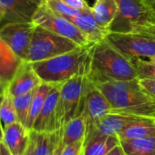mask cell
<instances>
[{
    "instance_id": "obj_30",
    "label": "cell",
    "mask_w": 155,
    "mask_h": 155,
    "mask_svg": "<svg viewBox=\"0 0 155 155\" xmlns=\"http://www.w3.org/2000/svg\"><path fill=\"white\" fill-rule=\"evenodd\" d=\"M62 1L70 8L78 10H86L91 8L89 6L86 0H62Z\"/></svg>"
},
{
    "instance_id": "obj_22",
    "label": "cell",
    "mask_w": 155,
    "mask_h": 155,
    "mask_svg": "<svg viewBox=\"0 0 155 155\" xmlns=\"http://www.w3.org/2000/svg\"><path fill=\"white\" fill-rule=\"evenodd\" d=\"M56 84H51V83H47V82H42L37 89L34 98L32 100V103H31V107H30V110H29V114L26 122L25 127L31 130L33 128V125L35 123L36 119L38 118L43 105L44 102L47 99L48 94L49 93V91H51V89L53 88V86Z\"/></svg>"
},
{
    "instance_id": "obj_2",
    "label": "cell",
    "mask_w": 155,
    "mask_h": 155,
    "mask_svg": "<svg viewBox=\"0 0 155 155\" xmlns=\"http://www.w3.org/2000/svg\"><path fill=\"white\" fill-rule=\"evenodd\" d=\"M88 78L94 83L139 80L132 59L123 55L105 38L93 45Z\"/></svg>"
},
{
    "instance_id": "obj_14",
    "label": "cell",
    "mask_w": 155,
    "mask_h": 155,
    "mask_svg": "<svg viewBox=\"0 0 155 155\" xmlns=\"http://www.w3.org/2000/svg\"><path fill=\"white\" fill-rule=\"evenodd\" d=\"M66 18L70 20L81 30V32L85 36L91 44H95L103 40L110 33V31L101 28L97 24L96 20L94 19L91 8L86 10H81L77 16L68 17Z\"/></svg>"
},
{
    "instance_id": "obj_39",
    "label": "cell",
    "mask_w": 155,
    "mask_h": 155,
    "mask_svg": "<svg viewBox=\"0 0 155 155\" xmlns=\"http://www.w3.org/2000/svg\"><path fill=\"white\" fill-rule=\"evenodd\" d=\"M31 1H33V2H35V3H37L38 5H40L44 0H31Z\"/></svg>"
},
{
    "instance_id": "obj_32",
    "label": "cell",
    "mask_w": 155,
    "mask_h": 155,
    "mask_svg": "<svg viewBox=\"0 0 155 155\" xmlns=\"http://www.w3.org/2000/svg\"><path fill=\"white\" fill-rule=\"evenodd\" d=\"M106 155H127V154H126V152L124 151L123 148L121 147V145L120 143L119 145L114 147L110 151H109Z\"/></svg>"
},
{
    "instance_id": "obj_7",
    "label": "cell",
    "mask_w": 155,
    "mask_h": 155,
    "mask_svg": "<svg viewBox=\"0 0 155 155\" xmlns=\"http://www.w3.org/2000/svg\"><path fill=\"white\" fill-rule=\"evenodd\" d=\"M32 22L38 27L46 28L64 38H69L79 46L84 47L91 44L85 36L70 20L51 10L43 1L37 8Z\"/></svg>"
},
{
    "instance_id": "obj_9",
    "label": "cell",
    "mask_w": 155,
    "mask_h": 155,
    "mask_svg": "<svg viewBox=\"0 0 155 155\" xmlns=\"http://www.w3.org/2000/svg\"><path fill=\"white\" fill-rule=\"evenodd\" d=\"M35 28L33 22H8L0 28V38L18 58L26 60Z\"/></svg>"
},
{
    "instance_id": "obj_38",
    "label": "cell",
    "mask_w": 155,
    "mask_h": 155,
    "mask_svg": "<svg viewBox=\"0 0 155 155\" xmlns=\"http://www.w3.org/2000/svg\"><path fill=\"white\" fill-rule=\"evenodd\" d=\"M149 60H150V62H152L153 64H155V55H153L152 57H150V58H149Z\"/></svg>"
},
{
    "instance_id": "obj_6",
    "label": "cell",
    "mask_w": 155,
    "mask_h": 155,
    "mask_svg": "<svg viewBox=\"0 0 155 155\" xmlns=\"http://www.w3.org/2000/svg\"><path fill=\"white\" fill-rule=\"evenodd\" d=\"M79 47L81 46L69 38L36 26L26 60L33 63L48 59L72 51Z\"/></svg>"
},
{
    "instance_id": "obj_21",
    "label": "cell",
    "mask_w": 155,
    "mask_h": 155,
    "mask_svg": "<svg viewBox=\"0 0 155 155\" xmlns=\"http://www.w3.org/2000/svg\"><path fill=\"white\" fill-rule=\"evenodd\" d=\"M120 143L127 155H155V136L120 140Z\"/></svg>"
},
{
    "instance_id": "obj_40",
    "label": "cell",
    "mask_w": 155,
    "mask_h": 155,
    "mask_svg": "<svg viewBox=\"0 0 155 155\" xmlns=\"http://www.w3.org/2000/svg\"><path fill=\"white\" fill-rule=\"evenodd\" d=\"M4 16H5V14H3V13H0V22L4 21Z\"/></svg>"
},
{
    "instance_id": "obj_33",
    "label": "cell",
    "mask_w": 155,
    "mask_h": 155,
    "mask_svg": "<svg viewBox=\"0 0 155 155\" xmlns=\"http://www.w3.org/2000/svg\"><path fill=\"white\" fill-rule=\"evenodd\" d=\"M8 86V81L6 80L5 78L0 74V96L7 91Z\"/></svg>"
},
{
    "instance_id": "obj_23",
    "label": "cell",
    "mask_w": 155,
    "mask_h": 155,
    "mask_svg": "<svg viewBox=\"0 0 155 155\" xmlns=\"http://www.w3.org/2000/svg\"><path fill=\"white\" fill-rule=\"evenodd\" d=\"M22 59L18 58L12 49L0 38V74L9 81L18 65Z\"/></svg>"
},
{
    "instance_id": "obj_1",
    "label": "cell",
    "mask_w": 155,
    "mask_h": 155,
    "mask_svg": "<svg viewBox=\"0 0 155 155\" xmlns=\"http://www.w3.org/2000/svg\"><path fill=\"white\" fill-rule=\"evenodd\" d=\"M94 84L107 98L111 112L155 117V101L142 90L140 80L107 81Z\"/></svg>"
},
{
    "instance_id": "obj_34",
    "label": "cell",
    "mask_w": 155,
    "mask_h": 155,
    "mask_svg": "<svg viewBox=\"0 0 155 155\" xmlns=\"http://www.w3.org/2000/svg\"><path fill=\"white\" fill-rule=\"evenodd\" d=\"M0 155H12L7 145L4 143V141L0 142Z\"/></svg>"
},
{
    "instance_id": "obj_36",
    "label": "cell",
    "mask_w": 155,
    "mask_h": 155,
    "mask_svg": "<svg viewBox=\"0 0 155 155\" xmlns=\"http://www.w3.org/2000/svg\"><path fill=\"white\" fill-rule=\"evenodd\" d=\"M3 139H4V128L1 123V120H0V142L3 141Z\"/></svg>"
},
{
    "instance_id": "obj_24",
    "label": "cell",
    "mask_w": 155,
    "mask_h": 155,
    "mask_svg": "<svg viewBox=\"0 0 155 155\" xmlns=\"http://www.w3.org/2000/svg\"><path fill=\"white\" fill-rule=\"evenodd\" d=\"M0 120L3 128L18 121L17 112L13 102V96L7 91L0 96Z\"/></svg>"
},
{
    "instance_id": "obj_4",
    "label": "cell",
    "mask_w": 155,
    "mask_h": 155,
    "mask_svg": "<svg viewBox=\"0 0 155 155\" xmlns=\"http://www.w3.org/2000/svg\"><path fill=\"white\" fill-rule=\"evenodd\" d=\"M116 1L118 13L110 27V32L155 35V12L148 0Z\"/></svg>"
},
{
    "instance_id": "obj_28",
    "label": "cell",
    "mask_w": 155,
    "mask_h": 155,
    "mask_svg": "<svg viewBox=\"0 0 155 155\" xmlns=\"http://www.w3.org/2000/svg\"><path fill=\"white\" fill-rule=\"evenodd\" d=\"M84 148V140L65 145L60 152V155H82Z\"/></svg>"
},
{
    "instance_id": "obj_26",
    "label": "cell",
    "mask_w": 155,
    "mask_h": 155,
    "mask_svg": "<svg viewBox=\"0 0 155 155\" xmlns=\"http://www.w3.org/2000/svg\"><path fill=\"white\" fill-rule=\"evenodd\" d=\"M139 80H155V64L142 58H132Z\"/></svg>"
},
{
    "instance_id": "obj_16",
    "label": "cell",
    "mask_w": 155,
    "mask_h": 155,
    "mask_svg": "<svg viewBox=\"0 0 155 155\" xmlns=\"http://www.w3.org/2000/svg\"><path fill=\"white\" fill-rule=\"evenodd\" d=\"M3 141L12 155H23L30 142V130L16 121L4 127Z\"/></svg>"
},
{
    "instance_id": "obj_19",
    "label": "cell",
    "mask_w": 155,
    "mask_h": 155,
    "mask_svg": "<svg viewBox=\"0 0 155 155\" xmlns=\"http://www.w3.org/2000/svg\"><path fill=\"white\" fill-rule=\"evenodd\" d=\"M91 10L97 24L101 28L110 31V27L118 13L116 0H95Z\"/></svg>"
},
{
    "instance_id": "obj_27",
    "label": "cell",
    "mask_w": 155,
    "mask_h": 155,
    "mask_svg": "<svg viewBox=\"0 0 155 155\" xmlns=\"http://www.w3.org/2000/svg\"><path fill=\"white\" fill-rule=\"evenodd\" d=\"M44 2L55 13L65 18L77 16L81 11V10H78V9L70 8L66 3H64L62 0H44Z\"/></svg>"
},
{
    "instance_id": "obj_35",
    "label": "cell",
    "mask_w": 155,
    "mask_h": 155,
    "mask_svg": "<svg viewBox=\"0 0 155 155\" xmlns=\"http://www.w3.org/2000/svg\"><path fill=\"white\" fill-rule=\"evenodd\" d=\"M23 155H33V144H32V141H31V138H30L29 145H28V149L26 150V151L24 152Z\"/></svg>"
},
{
    "instance_id": "obj_5",
    "label": "cell",
    "mask_w": 155,
    "mask_h": 155,
    "mask_svg": "<svg viewBox=\"0 0 155 155\" xmlns=\"http://www.w3.org/2000/svg\"><path fill=\"white\" fill-rule=\"evenodd\" d=\"M88 84L89 78L86 74H78L60 84L57 105L58 129L84 112Z\"/></svg>"
},
{
    "instance_id": "obj_20",
    "label": "cell",
    "mask_w": 155,
    "mask_h": 155,
    "mask_svg": "<svg viewBox=\"0 0 155 155\" xmlns=\"http://www.w3.org/2000/svg\"><path fill=\"white\" fill-rule=\"evenodd\" d=\"M87 117L83 112L62 127V142L63 145H68L81 140H85L87 133Z\"/></svg>"
},
{
    "instance_id": "obj_17",
    "label": "cell",
    "mask_w": 155,
    "mask_h": 155,
    "mask_svg": "<svg viewBox=\"0 0 155 155\" xmlns=\"http://www.w3.org/2000/svg\"><path fill=\"white\" fill-rule=\"evenodd\" d=\"M119 144L117 135L92 133L85 137L83 155H106Z\"/></svg>"
},
{
    "instance_id": "obj_42",
    "label": "cell",
    "mask_w": 155,
    "mask_h": 155,
    "mask_svg": "<svg viewBox=\"0 0 155 155\" xmlns=\"http://www.w3.org/2000/svg\"><path fill=\"white\" fill-rule=\"evenodd\" d=\"M82 155H83V152H82Z\"/></svg>"
},
{
    "instance_id": "obj_3",
    "label": "cell",
    "mask_w": 155,
    "mask_h": 155,
    "mask_svg": "<svg viewBox=\"0 0 155 155\" xmlns=\"http://www.w3.org/2000/svg\"><path fill=\"white\" fill-rule=\"evenodd\" d=\"M93 45L79 47L65 54L31 64L42 82L61 84L78 74L90 73Z\"/></svg>"
},
{
    "instance_id": "obj_15",
    "label": "cell",
    "mask_w": 155,
    "mask_h": 155,
    "mask_svg": "<svg viewBox=\"0 0 155 155\" xmlns=\"http://www.w3.org/2000/svg\"><path fill=\"white\" fill-rule=\"evenodd\" d=\"M5 9L4 20L8 22H32L39 5L31 0H0Z\"/></svg>"
},
{
    "instance_id": "obj_41",
    "label": "cell",
    "mask_w": 155,
    "mask_h": 155,
    "mask_svg": "<svg viewBox=\"0 0 155 155\" xmlns=\"http://www.w3.org/2000/svg\"><path fill=\"white\" fill-rule=\"evenodd\" d=\"M0 13H3V14H5V9L3 8V7L1 6V4H0Z\"/></svg>"
},
{
    "instance_id": "obj_12",
    "label": "cell",
    "mask_w": 155,
    "mask_h": 155,
    "mask_svg": "<svg viewBox=\"0 0 155 155\" xmlns=\"http://www.w3.org/2000/svg\"><path fill=\"white\" fill-rule=\"evenodd\" d=\"M142 117L110 112L93 124L87 125V135L92 133H101L106 135H117L130 123Z\"/></svg>"
},
{
    "instance_id": "obj_8",
    "label": "cell",
    "mask_w": 155,
    "mask_h": 155,
    "mask_svg": "<svg viewBox=\"0 0 155 155\" xmlns=\"http://www.w3.org/2000/svg\"><path fill=\"white\" fill-rule=\"evenodd\" d=\"M105 39L130 59L150 58L155 55V35L153 34L110 32Z\"/></svg>"
},
{
    "instance_id": "obj_11",
    "label": "cell",
    "mask_w": 155,
    "mask_h": 155,
    "mask_svg": "<svg viewBox=\"0 0 155 155\" xmlns=\"http://www.w3.org/2000/svg\"><path fill=\"white\" fill-rule=\"evenodd\" d=\"M60 84L53 86L47 96L44 105L35 120L31 130L54 132L58 129L57 122V105L59 96Z\"/></svg>"
},
{
    "instance_id": "obj_18",
    "label": "cell",
    "mask_w": 155,
    "mask_h": 155,
    "mask_svg": "<svg viewBox=\"0 0 155 155\" xmlns=\"http://www.w3.org/2000/svg\"><path fill=\"white\" fill-rule=\"evenodd\" d=\"M155 136V117H142L126 126L119 134L120 140Z\"/></svg>"
},
{
    "instance_id": "obj_13",
    "label": "cell",
    "mask_w": 155,
    "mask_h": 155,
    "mask_svg": "<svg viewBox=\"0 0 155 155\" xmlns=\"http://www.w3.org/2000/svg\"><path fill=\"white\" fill-rule=\"evenodd\" d=\"M110 112H111V108L107 98L101 92V91L89 79L84 110L88 125L95 123Z\"/></svg>"
},
{
    "instance_id": "obj_29",
    "label": "cell",
    "mask_w": 155,
    "mask_h": 155,
    "mask_svg": "<svg viewBox=\"0 0 155 155\" xmlns=\"http://www.w3.org/2000/svg\"><path fill=\"white\" fill-rule=\"evenodd\" d=\"M142 90L155 101V80H140Z\"/></svg>"
},
{
    "instance_id": "obj_25",
    "label": "cell",
    "mask_w": 155,
    "mask_h": 155,
    "mask_svg": "<svg viewBox=\"0 0 155 155\" xmlns=\"http://www.w3.org/2000/svg\"><path fill=\"white\" fill-rule=\"evenodd\" d=\"M37 89L30 91L27 93L21 94V95L13 96V102H14V106H15L16 112H17L18 121L22 123L24 126L26 125V122L29 114L32 100L34 98Z\"/></svg>"
},
{
    "instance_id": "obj_37",
    "label": "cell",
    "mask_w": 155,
    "mask_h": 155,
    "mask_svg": "<svg viewBox=\"0 0 155 155\" xmlns=\"http://www.w3.org/2000/svg\"><path fill=\"white\" fill-rule=\"evenodd\" d=\"M148 1H149L150 5L151 6V8H152V9H153V11L155 12V0H148Z\"/></svg>"
},
{
    "instance_id": "obj_10",
    "label": "cell",
    "mask_w": 155,
    "mask_h": 155,
    "mask_svg": "<svg viewBox=\"0 0 155 155\" xmlns=\"http://www.w3.org/2000/svg\"><path fill=\"white\" fill-rule=\"evenodd\" d=\"M42 81L28 60L22 59L8 81V91L12 96H18L37 89Z\"/></svg>"
},
{
    "instance_id": "obj_31",
    "label": "cell",
    "mask_w": 155,
    "mask_h": 155,
    "mask_svg": "<svg viewBox=\"0 0 155 155\" xmlns=\"http://www.w3.org/2000/svg\"><path fill=\"white\" fill-rule=\"evenodd\" d=\"M63 147H64V145L62 142V128H61L60 136H59V138H58V141H57V143H56V145H55L50 155H60V152H61V150Z\"/></svg>"
}]
</instances>
